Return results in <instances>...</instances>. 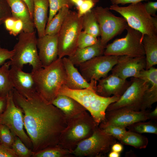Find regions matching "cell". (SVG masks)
<instances>
[{
    "label": "cell",
    "mask_w": 157,
    "mask_h": 157,
    "mask_svg": "<svg viewBox=\"0 0 157 157\" xmlns=\"http://www.w3.org/2000/svg\"><path fill=\"white\" fill-rule=\"evenodd\" d=\"M49 3V12L47 24L62 8L67 7L72 8L74 5L71 0H48Z\"/></svg>",
    "instance_id": "cell-32"
},
{
    "label": "cell",
    "mask_w": 157,
    "mask_h": 157,
    "mask_svg": "<svg viewBox=\"0 0 157 157\" xmlns=\"http://www.w3.org/2000/svg\"><path fill=\"white\" fill-rule=\"evenodd\" d=\"M6 96L0 97V115L5 110L6 105Z\"/></svg>",
    "instance_id": "cell-46"
},
{
    "label": "cell",
    "mask_w": 157,
    "mask_h": 157,
    "mask_svg": "<svg viewBox=\"0 0 157 157\" xmlns=\"http://www.w3.org/2000/svg\"><path fill=\"white\" fill-rule=\"evenodd\" d=\"M148 81L150 85L144 93L140 110L150 108L153 104L157 101V76H152Z\"/></svg>",
    "instance_id": "cell-26"
},
{
    "label": "cell",
    "mask_w": 157,
    "mask_h": 157,
    "mask_svg": "<svg viewBox=\"0 0 157 157\" xmlns=\"http://www.w3.org/2000/svg\"><path fill=\"white\" fill-rule=\"evenodd\" d=\"M33 21L37 31L38 38L45 35L48 19L49 8L48 0H33Z\"/></svg>",
    "instance_id": "cell-23"
},
{
    "label": "cell",
    "mask_w": 157,
    "mask_h": 157,
    "mask_svg": "<svg viewBox=\"0 0 157 157\" xmlns=\"http://www.w3.org/2000/svg\"><path fill=\"white\" fill-rule=\"evenodd\" d=\"M119 56L103 55L94 57L80 64V73L88 82H96L108 76L117 63Z\"/></svg>",
    "instance_id": "cell-13"
},
{
    "label": "cell",
    "mask_w": 157,
    "mask_h": 157,
    "mask_svg": "<svg viewBox=\"0 0 157 157\" xmlns=\"http://www.w3.org/2000/svg\"><path fill=\"white\" fill-rule=\"evenodd\" d=\"M51 103L63 113L67 120L86 111L85 108L75 99L65 95L58 94Z\"/></svg>",
    "instance_id": "cell-21"
},
{
    "label": "cell",
    "mask_w": 157,
    "mask_h": 157,
    "mask_svg": "<svg viewBox=\"0 0 157 157\" xmlns=\"http://www.w3.org/2000/svg\"><path fill=\"white\" fill-rule=\"evenodd\" d=\"M38 56L43 67L48 66L58 58V34L45 35L37 40Z\"/></svg>",
    "instance_id": "cell-17"
},
{
    "label": "cell",
    "mask_w": 157,
    "mask_h": 157,
    "mask_svg": "<svg viewBox=\"0 0 157 157\" xmlns=\"http://www.w3.org/2000/svg\"><path fill=\"white\" fill-rule=\"evenodd\" d=\"M26 4L29 9L31 16L33 20V0H22Z\"/></svg>",
    "instance_id": "cell-45"
},
{
    "label": "cell",
    "mask_w": 157,
    "mask_h": 157,
    "mask_svg": "<svg viewBox=\"0 0 157 157\" xmlns=\"http://www.w3.org/2000/svg\"><path fill=\"white\" fill-rule=\"evenodd\" d=\"M111 148L112 151L121 153L123 150V146L122 143L115 142L111 146Z\"/></svg>",
    "instance_id": "cell-44"
},
{
    "label": "cell",
    "mask_w": 157,
    "mask_h": 157,
    "mask_svg": "<svg viewBox=\"0 0 157 157\" xmlns=\"http://www.w3.org/2000/svg\"><path fill=\"white\" fill-rule=\"evenodd\" d=\"M99 128L119 140L123 137L127 131L126 128L113 125H109Z\"/></svg>",
    "instance_id": "cell-36"
},
{
    "label": "cell",
    "mask_w": 157,
    "mask_h": 157,
    "mask_svg": "<svg viewBox=\"0 0 157 157\" xmlns=\"http://www.w3.org/2000/svg\"><path fill=\"white\" fill-rule=\"evenodd\" d=\"M13 90L6 96V106L0 115V124L7 126L15 136L19 138L28 148L32 150L31 140L24 129L23 114L14 101Z\"/></svg>",
    "instance_id": "cell-11"
},
{
    "label": "cell",
    "mask_w": 157,
    "mask_h": 157,
    "mask_svg": "<svg viewBox=\"0 0 157 157\" xmlns=\"http://www.w3.org/2000/svg\"><path fill=\"white\" fill-rule=\"evenodd\" d=\"M0 157H17L12 148L0 144Z\"/></svg>",
    "instance_id": "cell-42"
},
{
    "label": "cell",
    "mask_w": 157,
    "mask_h": 157,
    "mask_svg": "<svg viewBox=\"0 0 157 157\" xmlns=\"http://www.w3.org/2000/svg\"><path fill=\"white\" fill-rule=\"evenodd\" d=\"M67 121L59 144L72 153L80 142L92 135L99 125L87 110Z\"/></svg>",
    "instance_id": "cell-4"
},
{
    "label": "cell",
    "mask_w": 157,
    "mask_h": 157,
    "mask_svg": "<svg viewBox=\"0 0 157 157\" xmlns=\"http://www.w3.org/2000/svg\"><path fill=\"white\" fill-rule=\"evenodd\" d=\"M92 10L99 26L101 43L106 47L109 41L128 26L124 18L115 16L108 7L97 6Z\"/></svg>",
    "instance_id": "cell-10"
},
{
    "label": "cell",
    "mask_w": 157,
    "mask_h": 157,
    "mask_svg": "<svg viewBox=\"0 0 157 157\" xmlns=\"http://www.w3.org/2000/svg\"><path fill=\"white\" fill-rule=\"evenodd\" d=\"M116 142L114 137L106 133L98 126L92 135L77 144L72 154L78 157H104L110 151L112 145Z\"/></svg>",
    "instance_id": "cell-8"
},
{
    "label": "cell",
    "mask_w": 157,
    "mask_h": 157,
    "mask_svg": "<svg viewBox=\"0 0 157 157\" xmlns=\"http://www.w3.org/2000/svg\"><path fill=\"white\" fill-rule=\"evenodd\" d=\"M58 94L68 96L77 101L89 113L98 125L104 120L108 106L117 101L120 98L114 95L104 97L98 94L93 89L73 90L68 88L65 85L61 86L58 91Z\"/></svg>",
    "instance_id": "cell-3"
},
{
    "label": "cell",
    "mask_w": 157,
    "mask_h": 157,
    "mask_svg": "<svg viewBox=\"0 0 157 157\" xmlns=\"http://www.w3.org/2000/svg\"><path fill=\"white\" fill-rule=\"evenodd\" d=\"M11 16L10 8L6 0H0V25Z\"/></svg>",
    "instance_id": "cell-39"
},
{
    "label": "cell",
    "mask_w": 157,
    "mask_h": 157,
    "mask_svg": "<svg viewBox=\"0 0 157 157\" xmlns=\"http://www.w3.org/2000/svg\"><path fill=\"white\" fill-rule=\"evenodd\" d=\"M142 42L146 61L145 69L157 64V35H144Z\"/></svg>",
    "instance_id": "cell-24"
},
{
    "label": "cell",
    "mask_w": 157,
    "mask_h": 157,
    "mask_svg": "<svg viewBox=\"0 0 157 157\" xmlns=\"http://www.w3.org/2000/svg\"><path fill=\"white\" fill-rule=\"evenodd\" d=\"M74 5L76 6L77 9L81 5L83 0H71Z\"/></svg>",
    "instance_id": "cell-49"
},
{
    "label": "cell",
    "mask_w": 157,
    "mask_h": 157,
    "mask_svg": "<svg viewBox=\"0 0 157 157\" xmlns=\"http://www.w3.org/2000/svg\"><path fill=\"white\" fill-rule=\"evenodd\" d=\"M109 8L120 14L129 26L140 32L142 35V40L145 35H157V17L150 15L141 2L131 3L127 6L112 4Z\"/></svg>",
    "instance_id": "cell-5"
},
{
    "label": "cell",
    "mask_w": 157,
    "mask_h": 157,
    "mask_svg": "<svg viewBox=\"0 0 157 157\" xmlns=\"http://www.w3.org/2000/svg\"><path fill=\"white\" fill-rule=\"evenodd\" d=\"M122 144L130 145L136 149L145 148L148 143V138L141 134L128 131L119 140Z\"/></svg>",
    "instance_id": "cell-27"
},
{
    "label": "cell",
    "mask_w": 157,
    "mask_h": 157,
    "mask_svg": "<svg viewBox=\"0 0 157 157\" xmlns=\"http://www.w3.org/2000/svg\"><path fill=\"white\" fill-rule=\"evenodd\" d=\"M9 74L14 88L23 97H28L36 92L31 72H26L22 69L11 66Z\"/></svg>",
    "instance_id": "cell-18"
},
{
    "label": "cell",
    "mask_w": 157,
    "mask_h": 157,
    "mask_svg": "<svg viewBox=\"0 0 157 157\" xmlns=\"http://www.w3.org/2000/svg\"><path fill=\"white\" fill-rule=\"evenodd\" d=\"M62 59L67 76L65 85L67 88L73 90L89 88L95 91L97 83L91 81L88 83L68 58L64 57Z\"/></svg>",
    "instance_id": "cell-19"
},
{
    "label": "cell",
    "mask_w": 157,
    "mask_h": 157,
    "mask_svg": "<svg viewBox=\"0 0 157 157\" xmlns=\"http://www.w3.org/2000/svg\"><path fill=\"white\" fill-rule=\"evenodd\" d=\"M126 29L127 34L124 37L117 39L106 45L104 55L132 57L145 56L142 33L129 26Z\"/></svg>",
    "instance_id": "cell-9"
},
{
    "label": "cell",
    "mask_w": 157,
    "mask_h": 157,
    "mask_svg": "<svg viewBox=\"0 0 157 157\" xmlns=\"http://www.w3.org/2000/svg\"><path fill=\"white\" fill-rule=\"evenodd\" d=\"M74 156L71 151L59 144L34 152L32 157H70Z\"/></svg>",
    "instance_id": "cell-30"
},
{
    "label": "cell",
    "mask_w": 157,
    "mask_h": 157,
    "mask_svg": "<svg viewBox=\"0 0 157 157\" xmlns=\"http://www.w3.org/2000/svg\"><path fill=\"white\" fill-rule=\"evenodd\" d=\"M105 47L101 43L100 38L92 45L83 48H78L75 52L68 58L74 65L80 64L96 56L104 55Z\"/></svg>",
    "instance_id": "cell-22"
},
{
    "label": "cell",
    "mask_w": 157,
    "mask_h": 157,
    "mask_svg": "<svg viewBox=\"0 0 157 157\" xmlns=\"http://www.w3.org/2000/svg\"><path fill=\"white\" fill-rule=\"evenodd\" d=\"M67 7L61 8L47 24L45 35H54L58 33L69 10Z\"/></svg>",
    "instance_id": "cell-25"
},
{
    "label": "cell",
    "mask_w": 157,
    "mask_h": 157,
    "mask_svg": "<svg viewBox=\"0 0 157 157\" xmlns=\"http://www.w3.org/2000/svg\"><path fill=\"white\" fill-rule=\"evenodd\" d=\"M13 99L23 114L24 127L36 152L59 144L60 134L67 125L63 113L35 92L25 97L14 88Z\"/></svg>",
    "instance_id": "cell-1"
},
{
    "label": "cell",
    "mask_w": 157,
    "mask_h": 157,
    "mask_svg": "<svg viewBox=\"0 0 157 157\" xmlns=\"http://www.w3.org/2000/svg\"><path fill=\"white\" fill-rule=\"evenodd\" d=\"M149 119L157 121V107L154 110L149 111L148 114Z\"/></svg>",
    "instance_id": "cell-47"
},
{
    "label": "cell",
    "mask_w": 157,
    "mask_h": 157,
    "mask_svg": "<svg viewBox=\"0 0 157 157\" xmlns=\"http://www.w3.org/2000/svg\"><path fill=\"white\" fill-rule=\"evenodd\" d=\"M10 60L0 67V97H6L14 89L9 74Z\"/></svg>",
    "instance_id": "cell-28"
},
{
    "label": "cell",
    "mask_w": 157,
    "mask_h": 157,
    "mask_svg": "<svg viewBox=\"0 0 157 157\" xmlns=\"http://www.w3.org/2000/svg\"><path fill=\"white\" fill-rule=\"evenodd\" d=\"M12 149L17 157H32L34 152L28 148L20 139L15 136Z\"/></svg>",
    "instance_id": "cell-34"
},
{
    "label": "cell",
    "mask_w": 157,
    "mask_h": 157,
    "mask_svg": "<svg viewBox=\"0 0 157 157\" xmlns=\"http://www.w3.org/2000/svg\"><path fill=\"white\" fill-rule=\"evenodd\" d=\"M37 92L48 102L52 101L67 82V76L62 58H58L46 66L31 72Z\"/></svg>",
    "instance_id": "cell-2"
},
{
    "label": "cell",
    "mask_w": 157,
    "mask_h": 157,
    "mask_svg": "<svg viewBox=\"0 0 157 157\" xmlns=\"http://www.w3.org/2000/svg\"><path fill=\"white\" fill-rule=\"evenodd\" d=\"M35 31L32 33L22 31L18 36V41L13 50L14 54L10 60V66L23 69L24 65L32 66V71L43 67L37 51Z\"/></svg>",
    "instance_id": "cell-6"
},
{
    "label": "cell",
    "mask_w": 157,
    "mask_h": 157,
    "mask_svg": "<svg viewBox=\"0 0 157 157\" xmlns=\"http://www.w3.org/2000/svg\"><path fill=\"white\" fill-rule=\"evenodd\" d=\"M120 156V153L112 151L108 155V157H119Z\"/></svg>",
    "instance_id": "cell-48"
},
{
    "label": "cell",
    "mask_w": 157,
    "mask_h": 157,
    "mask_svg": "<svg viewBox=\"0 0 157 157\" xmlns=\"http://www.w3.org/2000/svg\"><path fill=\"white\" fill-rule=\"evenodd\" d=\"M99 38L83 31L80 33L78 40V47L83 48L94 45L97 43Z\"/></svg>",
    "instance_id": "cell-37"
},
{
    "label": "cell",
    "mask_w": 157,
    "mask_h": 157,
    "mask_svg": "<svg viewBox=\"0 0 157 157\" xmlns=\"http://www.w3.org/2000/svg\"><path fill=\"white\" fill-rule=\"evenodd\" d=\"M128 131L139 133H149L157 134V121H140L135 122L126 127Z\"/></svg>",
    "instance_id": "cell-31"
},
{
    "label": "cell",
    "mask_w": 157,
    "mask_h": 157,
    "mask_svg": "<svg viewBox=\"0 0 157 157\" xmlns=\"http://www.w3.org/2000/svg\"><path fill=\"white\" fill-rule=\"evenodd\" d=\"M82 17V29L84 31L95 37L100 36L99 26L92 10Z\"/></svg>",
    "instance_id": "cell-29"
},
{
    "label": "cell",
    "mask_w": 157,
    "mask_h": 157,
    "mask_svg": "<svg viewBox=\"0 0 157 157\" xmlns=\"http://www.w3.org/2000/svg\"><path fill=\"white\" fill-rule=\"evenodd\" d=\"M149 109L137 111L125 107L106 111L105 119L99 126L113 125L126 128L135 122L149 119Z\"/></svg>",
    "instance_id": "cell-14"
},
{
    "label": "cell",
    "mask_w": 157,
    "mask_h": 157,
    "mask_svg": "<svg viewBox=\"0 0 157 157\" xmlns=\"http://www.w3.org/2000/svg\"><path fill=\"white\" fill-rule=\"evenodd\" d=\"M144 4L146 10L151 16L157 17L156 13L157 11V2L149 1Z\"/></svg>",
    "instance_id": "cell-41"
},
{
    "label": "cell",
    "mask_w": 157,
    "mask_h": 157,
    "mask_svg": "<svg viewBox=\"0 0 157 157\" xmlns=\"http://www.w3.org/2000/svg\"><path fill=\"white\" fill-rule=\"evenodd\" d=\"M149 0H110L112 4L118 5L119 4L124 5L127 3H133L141 2L144 1Z\"/></svg>",
    "instance_id": "cell-43"
},
{
    "label": "cell",
    "mask_w": 157,
    "mask_h": 157,
    "mask_svg": "<svg viewBox=\"0 0 157 157\" xmlns=\"http://www.w3.org/2000/svg\"><path fill=\"white\" fill-rule=\"evenodd\" d=\"M15 136L6 125L0 124V144L12 148Z\"/></svg>",
    "instance_id": "cell-35"
},
{
    "label": "cell",
    "mask_w": 157,
    "mask_h": 157,
    "mask_svg": "<svg viewBox=\"0 0 157 157\" xmlns=\"http://www.w3.org/2000/svg\"><path fill=\"white\" fill-rule=\"evenodd\" d=\"M98 81L95 89L96 92L106 97L112 95L120 97L131 83V80L128 81L112 74Z\"/></svg>",
    "instance_id": "cell-16"
},
{
    "label": "cell",
    "mask_w": 157,
    "mask_h": 157,
    "mask_svg": "<svg viewBox=\"0 0 157 157\" xmlns=\"http://www.w3.org/2000/svg\"><path fill=\"white\" fill-rule=\"evenodd\" d=\"M82 29V17L69 10L58 33V58L70 56L75 52Z\"/></svg>",
    "instance_id": "cell-7"
},
{
    "label": "cell",
    "mask_w": 157,
    "mask_h": 157,
    "mask_svg": "<svg viewBox=\"0 0 157 157\" xmlns=\"http://www.w3.org/2000/svg\"><path fill=\"white\" fill-rule=\"evenodd\" d=\"M11 10V16L21 20L23 24V31L32 33L35 28L28 8L22 0H6Z\"/></svg>",
    "instance_id": "cell-20"
},
{
    "label": "cell",
    "mask_w": 157,
    "mask_h": 157,
    "mask_svg": "<svg viewBox=\"0 0 157 157\" xmlns=\"http://www.w3.org/2000/svg\"><path fill=\"white\" fill-rule=\"evenodd\" d=\"M146 64L145 56H119L117 63L111 71L112 74L124 79L130 77L137 78L140 71L145 69Z\"/></svg>",
    "instance_id": "cell-15"
},
{
    "label": "cell",
    "mask_w": 157,
    "mask_h": 157,
    "mask_svg": "<svg viewBox=\"0 0 157 157\" xmlns=\"http://www.w3.org/2000/svg\"><path fill=\"white\" fill-rule=\"evenodd\" d=\"M3 24L6 29L11 35L16 36L23 31L22 22L11 16L6 19Z\"/></svg>",
    "instance_id": "cell-33"
},
{
    "label": "cell",
    "mask_w": 157,
    "mask_h": 157,
    "mask_svg": "<svg viewBox=\"0 0 157 157\" xmlns=\"http://www.w3.org/2000/svg\"><path fill=\"white\" fill-rule=\"evenodd\" d=\"M0 41V65H2L6 60H11L14 54L13 50L10 51L1 47Z\"/></svg>",
    "instance_id": "cell-40"
},
{
    "label": "cell",
    "mask_w": 157,
    "mask_h": 157,
    "mask_svg": "<svg viewBox=\"0 0 157 157\" xmlns=\"http://www.w3.org/2000/svg\"><path fill=\"white\" fill-rule=\"evenodd\" d=\"M131 83L119 99L109 105L106 111L125 107L135 111H140L143 96L150 84L138 78L132 77Z\"/></svg>",
    "instance_id": "cell-12"
},
{
    "label": "cell",
    "mask_w": 157,
    "mask_h": 157,
    "mask_svg": "<svg viewBox=\"0 0 157 157\" xmlns=\"http://www.w3.org/2000/svg\"><path fill=\"white\" fill-rule=\"evenodd\" d=\"M99 1V0H83L80 6L77 9L79 17H82L91 10Z\"/></svg>",
    "instance_id": "cell-38"
}]
</instances>
